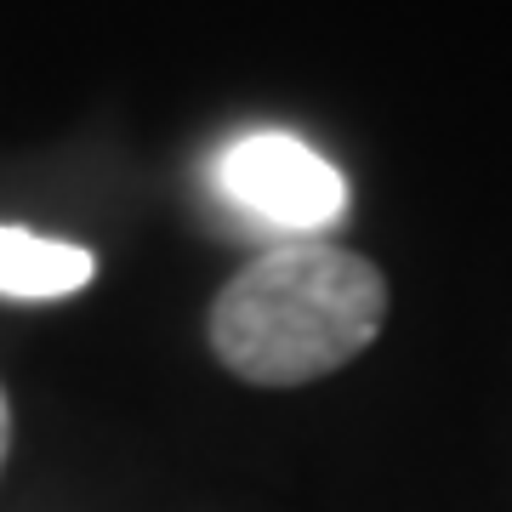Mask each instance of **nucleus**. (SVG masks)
<instances>
[{
  "instance_id": "2",
  "label": "nucleus",
  "mask_w": 512,
  "mask_h": 512,
  "mask_svg": "<svg viewBox=\"0 0 512 512\" xmlns=\"http://www.w3.org/2000/svg\"><path fill=\"white\" fill-rule=\"evenodd\" d=\"M217 183L245 217L268 222V228H285L296 239H313L319 228H330L348 211L342 171L319 148L291 137V131H251V137H239L217 160Z\"/></svg>"
},
{
  "instance_id": "1",
  "label": "nucleus",
  "mask_w": 512,
  "mask_h": 512,
  "mask_svg": "<svg viewBox=\"0 0 512 512\" xmlns=\"http://www.w3.org/2000/svg\"><path fill=\"white\" fill-rule=\"evenodd\" d=\"M387 274L330 239H279L251 256L205 313V342L251 387H308L382 336Z\"/></svg>"
},
{
  "instance_id": "3",
  "label": "nucleus",
  "mask_w": 512,
  "mask_h": 512,
  "mask_svg": "<svg viewBox=\"0 0 512 512\" xmlns=\"http://www.w3.org/2000/svg\"><path fill=\"white\" fill-rule=\"evenodd\" d=\"M92 274H97V256L86 251V245H69V239L0 222V296L57 302V296L86 291Z\"/></svg>"
},
{
  "instance_id": "4",
  "label": "nucleus",
  "mask_w": 512,
  "mask_h": 512,
  "mask_svg": "<svg viewBox=\"0 0 512 512\" xmlns=\"http://www.w3.org/2000/svg\"><path fill=\"white\" fill-rule=\"evenodd\" d=\"M6 444H12V404H6V387H0V461H6Z\"/></svg>"
}]
</instances>
